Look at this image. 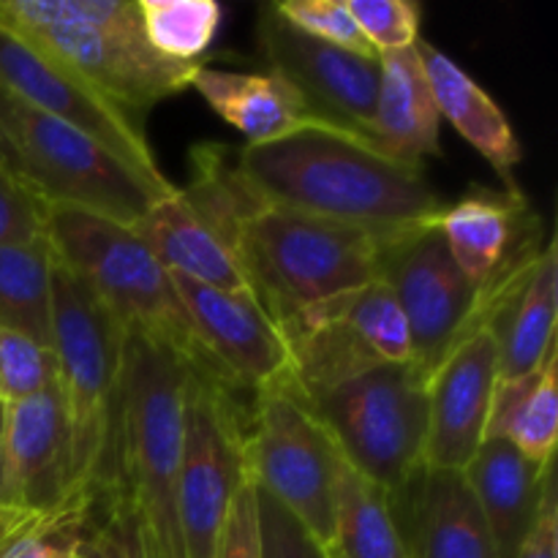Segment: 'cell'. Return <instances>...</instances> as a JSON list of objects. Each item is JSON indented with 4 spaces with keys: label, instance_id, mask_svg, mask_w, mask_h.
Returning a JSON list of instances; mask_svg holds the SVG:
<instances>
[{
    "label": "cell",
    "instance_id": "1",
    "mask_svg": "<svg viewBox=\"0 0 558 558\" xmlns=\"http://www.w3.org/2000/svg\"><path fill=\"white\" fill-rule=\"evenodd\" d=\"M234 153V172L262 202L379 240L436 223L447 207L425 167L385 156L363 136L332 125Z\"/></svg>",
    "mask_w": 558,
    "mask_h": 558
},
{
    "label": "cell",
    "instance_id": "2",
    "mask_svg": "<svg viewBox=\"0 0 558 558\" xmlns=\"http://www.w3.org/2000/svg\"><path fill=\"white\" fill-rule=\"evenodd\" d=\"M199 368L142 330H125L118 412V485L147 558H185L178 518L185 403Z\"/></svg>",
    "mask_w": 558,
    "mask_h": 558
},
{
    "label": "cell",
    "instance_id": "3",
    "mask_svg": "<svg viewBox=\"0 0 558 558\" xmlns=\"http://www.w3.org/2000/svg\"><path fill=\"white\" fill-rule=\"evenodd\" d=\"M125 327L54 259L52 349L69 430L71 510L87 512L118 485V412Z\"/></svg>",
    "mask_w": 558,
    "mask_h": 558
},
{
    "label": "cell",
    "instance_id": "4",
    "mask_svg": "<svg viewBox=\"0 0 558 558\" xmlns=\"http://www.w3.org/2000/svg\"><path fill=\"white\" fill-rule=\"evenodd\" d=\"M379 238L256 196L238 227L248 287L278 327L300 311L379 278Z\"/></svg>",
    "mask_w": 558,
    "mask_h": 558
},
{
    "label": "cell",
    "instance_id": "5",
    "mask_svg": "<svg viewBox=\"0 0 558 558\" xmlns=\"http://www.w3.org/2000/svg\"><path fill=\"white\" fill-rule=\"evenodd\" d=\"M44 229L54 259L80 278L125 330L158 338L202 374L213 376L180 303L172 272L153 256L134 229L63 205L44 207Z\"/></svg>",
    "mask_w": 558,
    "mask_h": 558
},
{
    "label": "cell",
    "instance_id": "6",
    "mask_svg": "<svg viewBox=\"0 0 558 558\" xmlns=\"http://www.w3.org/2000/svg\"><path fill=\"white\" fill-rule=\"evenodd\" d=\"M0 142L5 169L44 205L76 207L136 227L172 183H156L140 169L65 120L0 93Z\"/></svg>",
    "mask_w": 558,
    "mask_h": 558
},
{
    "label": "cell",
    "instance_id": "7",
    "mask_svg": "<svg viewBox=\"0 0 558 558\" xmlns=\"http://www.w3.org/2000/svg\"><path fill=\"white\" fill-rule=\"evenodd\" d=\"M303 401L343 461L390 496L425 466L428 376L414 363L376 365Z\"/></svg>",
    "mask_w": 558,
    "mask_h": 558
},
{
    "label": "cell",
    "instance_id": "8",
    "mask_svg": "<svg viewBox=\"0 0 558 558\" xmlns=\"http://www.w3.org/2000/svg\"><path fill=\"white\" fill-rule=\"evenodd\" d=\"M245 463L262 490L316 539L330 543L343 458L292 385L254 392L245 417Z\"/></svg>",
    "mask_w": 558,
    "mask_h": 558
},
{
    "label": "cell",
    "instance_id": "9",
    "mask_svg": "<svg viewBox=\"0 0 558 558\" xmlns=\"http://www.w3.org/2000/svg\"><path fill=\"white\" fill-rule=\"evenodd\" d=\"M292 354L289 385L303 398L385 363H412L409 327L381 278L300 311L281 325Z\"/></svg>",
    "mask_w": 558,
    "mask_h": 558
},
{
    "label": "cell",
    "instance_id": "10",
    "mask_svg": "<svg viewBox=\"0 0 558 558\" xmlns=\"http://www.w3.org/2000/svg\"><path fill=\"white\" fill-rule=\"evenodd\" d=\"M245 417L238 390L196 371L185 403L178 518L185 558H213L243 480Z\"/></svg>",
    "mask_w": 558,
    "mask_h": 558
},
{
    "label": "cell",
    "instance_id": "11",
    "mask_svg": "<svg viewBox=\"0 0 558 558\" xmlns=\"http://www.w3.org/2000/svg\"><path fill=\"white\" fill-rule=\"evenodd\" d=\"M379 278L396 298L412 341V363L430 376L458 338L483 325V289L452 262L436 223L379 243Z\"/></svg>",
    "mask_w": 558,
    "mask_h": 558
},
{
    "label": "cell",
    "instance_id": "12",
    "mask_svg": "<svg viewBox=\"0 0 558 558\" xmlns=\"http://www.w3.org/2000/svg\"><path fill=\"white\" fill-rule=\"evenodd\" d=\"M0 93L20 98L27 107L41 109L52 118L65 120L118 153L145 178L169 183L153 156L145 131L129 112L98 96L63 60L27 41L3 22H0Z\"/></svg>",
    "mask_w": 558,
    "mask_h": 558
},
{
    "label": "cell",
    "instance_id": "13",
    "mask_svg": "<svg viewBox=\"0 0 558 558\" xmlns=\"http://www.w3.org/2000/svg\"><path fill=\"white\" fill-rule=\"evenodd\" d=\"M256 41L272 74L287 80L316 118L371 142L379 58H365L311 38L283 20L272 3L262 5Z\"/></svg>",
    "mask_w": 558,
    "mask_h": 558
},
{
    "label": "cell",
    "instance_id": "14",
    "mask_svg": "<svg viewBox=\"0 0 558 558\" xmlns=\"http://www.w3.org/2000/svg\"><path fill=\"white\" fill-rule=\"evenodd\" d=\"M213 376L232 390L262 392L289 385L292 354L281 327L251 292H223L172 276Z\"/></svg>",
    "mask_w": 558,
    "mask_h": 558
},
{
    "label": "cell",
    "instance_id": "15",
    "mask_svg": "<svg viewBox=\"0 0 558 558\" xmlns=\"http://www.w3.org/2000/svg\"><path fill=\"white\" fill-rule=\"evenodd\" d=\"M499 352L496 322H483L463 332L428 376L425 466L463 472L488 439Z\"/></svg>",
    "mask_w": 558,
    "mask_h": 558
},
{
    "label": "cell",
    "instance_id": "16",
    "mask_svg": "<svg viewBox=\"0 0 558 558\" xmlns=\"http://www.w3.org/2000/svg\"><path fill=\"white\" fill-rule=\"evenodd\" d=\"M63 60L98 96L123 112L150 109L189 90L199 63L158 54L145 38H123L85 27H11Z\"/></svg>",
    "mask_w": 558,
    "mask_h": 558
},
{
    "label": "cell",
    "instance_id": "17",
    "mask_svg": "<svg viewBox=\"0 0 558 558\" xmlns=\"http://www.w3.org/2000/svg\"><path fill=\"white\" fill-rule=\"evenodd\" d=\"M69 494V430L60 387L5 407L0 505L27 512H63ZM80 512V510H76Z\"/></svg>",
    "mask_w": 558,
    "mask_h": 558
},
{
    "label": "cell",
    "instance_id": "18",
    "mask_svg": "<svg viewBox=\"0 0 558 558\" xmlns=\"http://www.w3.org/2000/svg\"><path fill=\"white\" fill-rule=\"evenodd\" d=\"M390 501L412 558H499L463 472L417 469Z\"/></svg>",
    "mask_w": 558,
    "mask_h": 558
},
{
    "label": "cell",
    "instance_id": "19",
    "mask_svg": "<svg viewBox=\"0 0 558 558\" xmlns=\"http://www.w3.org/2000/svg\"><path fill=\"white\" fill-rule=\"evenodd\" d=\"M452 262L469 283L483 289L526 251L539 248V221L529 216L521 191L507 194L474 189L436 218Z\"/></svg>",
    "mask_w": 558,
    "mask_h": 558
},
{
    "label": "cell",
    "instance_id": "20",
    "mask_svg": "<svg viewBox=\"0 0 558 558\" xmlns=\"http://www.w3.org/2000/svg\"><path fill=\"white\" fill-rule=\"evenodd\" d=\"M439 131L441 114L417 44L379 54L371 145L398 161L425 167V158L441 156Z\"/></svg>",
    "mask_w": 558,
    "mask_h": 558
},
{
    "label": "cell",
    "instance_id": "21",
    "mask_svg": "<svg viewBox=\"0 0 558 558\" xmlns=\"http://www.w3.org/2000/svg\"><path fill=\"white\" fill-rule=\"evenodd\" d=\"M131 229L172 276L223 292H251L238 251L191 207L180 189L161 196Z\"/></svg>",
    "mask_w": 558,
    "mask_h": 558
},
{
    "label": "cell",
    "instance_id": "22",
    "mask_svg": "<svg viewBox=\"0 0 558 558\" xmlns=\"http://www.w3.org/2000/svg\"><path fill=\"white\" fill-rule=\"evenodd\" d=\"M191 87L207 107L248 140V145H267L305 129H325V120L311 112L298 90L278 74H243L199 63ZM336 129V125H332Z\"/></svg>",
    "mask_w": 558,
    "mask_h": 558
},
{
    "label": "cell",
    "instance_id": "23",
    "mask_svg": "<svg viewBox=\"0 0 558 558\" xmlns=\"http://www.w3.org/2000/svg\"><path fill=\"white\" fill-rule=\"evenodd\" d=\"M550 472L554 466L543 469L526 461L501 436H488L472 463L463 469L469 488L494 534L499 558H515L537 518L545 480Z\"/></svg>",
    "mask_w": 558,
    "mask_h": 558
},
{
    "label": "cell",
    "instance_id": "24",
    "mask_svg": "<svg viewBox=\"0 0 558 558\" xmlns=\"http://www.w3.org/2000/svg\"><path fill=\"white\" fill-rule=\"evenodd\" d=\"M417 49L441 118L507 180V189H518L510 172L523 161V145L499 104L434 44L417 41Z\"/></svg>",
    "mask_w": 558,
    "mask_h": 558
},
{
    "label": "cell",
    "instance_id": "25",
    "mask_svg": "<svg viewBox=\"0 0 558 558\" xmlns=\"http://www.w3.org/2000/svg\"><path fill=\"white\" fill-rule=\"evenodd\" d=\"M558 259L556 243L539 251L521 292L496 319L499 330V385H512L537 374L556 349Z\"/></svg>",
    "mask_w": 558,
    "mask_h": 558
},
{
    "label": "cell",
    "instance_id": "26",
    "mask_svg": "<svg viewBox=\"0 0 558 558\" xmlns=\"http://www.w3.org/2000/svg\"><path fill=\"white\" fill-rule=\"evenodd\" d=\"M558 354H548L537 374L499 385L494 396L488 436L510 441L526 461L554 466L558 439Z\"/></svg>",
    "mask_w": 558,
    "mask_h": 558
},
{
    "label": "cell",
    "instance_id": "27",
    "mask_svg": "<svg viewBox=\"0 0 558 558\" xmlns=\"http://www.w3.org/2000/svg\"><path fill=\"white\" fill-rule=\"evenodd\" d=\"M330 558H412L387 490L343 461L332 515Z\"/></svg>",
    "mask_w": 558,
    "mask_h": 558
},
{
    "label": "cell",
    "instance_id": "28",
    "mask_svg": "<svg viewBox=\"0 0 558 558\" xmlns=\"http://www.w3.org/2000/svg\"><path fill=\"white\" fill-rule=\"evenodd\" d=\"M54 254L47 238L0 245V330L52 347Z\"/></svg>",
    "mask_w": 558,
    "mask_h": 558
},
{
    "label": "cell",
    "instance_id": "29",
    "mask_svg": "<svg viewBox=\"0 0 558 558\" xmlns=\"http://www.w3.org/2000/svg\"><path fill=\"white\" fill-rule=\"evenodd\" d=\"M0 22L5 27H85L145 38L136 0H0Z\"/></svg>",
    "mask_w": 558,
    "mask_h": 558
},
{
    "label": "cell",
    "instance_id": "30",
    "mask_svg": "<svg viewBox=\"0 0 558 558\" xmlns=\"http://www.w3.org/2000/svg\"><path fill=\"white\" fill-rule=\"evenodd\" d=\"M136 5L147 44L180 63H199L221 27L223 11L213 0H136Z\"/></svg>",
    "mask_w": 558,
    "mask_h": 558
},
{
    "label": "cell",
    "instance_id": "31",
    "mask_svg": "<svg viewBox=\"0 0 558 558\" xmlns=\"http://www.w3.org/2000/svg\"><path fill=\"white\" fill-rule=\"evenodd\" d=\"M80 554L82 558H147L140 523L120 485H112L87 510Z\"/></svg>",
    "mask_w": 558,
    "mask_h": 558
},
{
    "label": "cell",
    "instance_id": "32",
    "mask_svg": "<svg viewBox=\"0 0 558 558\" xmlns=\"http://www.w3.org/2000/svg\"><path fill=\"white\" fill-rule=\"evenodd\" d=\"M58 381V354L52 347L0 330V403L27 401Z\"/></svg>",
    "mask_w": 558,
    "mask_h": 558
},
{
    "label": "cell",
    "instance_id": "33",
    "mask_svg": "<svg viewBox=\"0 0 558 558\" xmlns=\"http://www.w3.org/2000/svg\"><path fill=\"white\" fill-rule=\"evenodd\" d=\"M272 5L283 20L292 22L298 31L308 33L311 38H319V41L341 47L347 52L365 54V58H379L360 33L347 0H283V3Z\"/></svg>",
    "mask_w": 558,
    "mask_h": 558
},
{
    "label": "cell",
    "instance_id": "34",
    "mask_svg": "<svg viewBox=\"0 0 558 558\" xmlns=\"http://www.w3.org/2000/svg\"><path fill=\"white\" fill-rule=\"evenodd\" d=\"M347 5L376 54L398 52L420 41L423 5L414 0H347Z\"/></svg>",
    "mask_w": 558,
    "mask_h": 558
},
{
    "label": "cell",
    "instance_id": "35",
    "mask_svg": "<svg viewBox=\"0 0 558 558\" xmlns=\"http://www.w3.org/2000/svg\"><path fill=\"white\" fill-rule=\"evenodd\" d=\"M256 521H259L262 558H330L327 545L316 539L292 512L278 505L267 490L254 483Z\"/></svg>",
    "mask_w": 558,
    "mask_h": 558
},
{
    "label": "cell",
    "instance_id": "36",
    "mask_svg": "<svg viewBox=\"0 0 558 558\" xmlns=\"http://www.w3.org/2000/svg\"><path fill=\"white\" fill-rule=\"evenodd\" d=\"M44 202L0 167V245H22L44 240Z\"/></svg>",
    "mask_w": 558,
    "mask_h": 558
},
{
    "label": "cell",
    "instance_id": "37",
    "mask_svg": "<svg viewBox=\"0 0 558 558\" xmlns=\"http://www.w3.org/2000/svg\"><path fill=\"white\" fill-rule=\"evenodd\" d=\"M213 558H262L259 521H256V496L251 474L243 480L238 494H234Z\"/></svg>",
    "mask_w": 558,
    "mask_h": 558
},
{
    "label": "cell",
    "instance_id": "38",
    "mask_svg": "<svg viewBox=\"0 0 558 558\" xmlns=\"http://www.w3.org/2000/svg\"><path fill=\"white\" fill-rule=\"evenodd\" d=\"M87 512L76 510H63V512H27V510H14V507L0 505V558L9 554L16 543H22L25 537L38 532H47V529L65 526V523L85 521Z\"/></svg>",
    "mask_w": 558,
    "mask_h": 558
},
{
    "label": "cell",
    "instance_id": "39",
    "mask_svg": "<svg viewBox=\"0 0 558 558\" xmlns=\"http://www.w3.org/2000/svg\"><path fill=\"white\" fill-rule=\"evenodd\" d=\"M515 558H558V499L554 472L545 480L537 518H534L532 529H529Z\"/></svg>",
    "mask_w": 558,
    "mask_h": 558
},
{
    "label": "cell",
    "instance_id": "40",
    "mask_svg": "<svg viewBox=\"0 0 558 558\" xmlns=\"http://www.w3.org/2000/svg\"><path fill=\"white\" fill-rule=\"evenodd\" d=\"M82 532H85V521L31 534L22 543H16L3 558H80Z\"/></svg>",
    "mask_w": 558,
    "mask_h": 558
},
{
    "label": "cell",
    "instance_id": "41",
    "mask_svg": "<svg viewBox=\"0 0 558 558\" xmlns=\"http://www.w3.org/2000/svg\"><path fill=\"white\" fill-rule=\"evenodd\" d=\"M3 428H5V407L0 403V480H3Z\"/></svg>",
    "mask_w": 558,
    "mask_h": 558
},
{
    "label": "cell",
    "instance_id": "42",
    "mask_svg": "<svg viewBox=\"0 0 558 558\" xmlns=\"http://www.w3.org/2000/svg\"><path fill=\"white\" fill-rule=\"evenodd\" d=\"M0 167H5V150H3V142H0Z\"/></svg>",
    "mask_w": 558,
    "mask_h": 558
},
{
    "label": "cell",
    "instance_id": "43",
    "mask_svg": "<svg viewBox=\"0 0 558 558\" xmlns=\"http://www.w3.org/2000/svg\"><path fill=\"white\" fill-rule=\"evenodd\" d=\"M80 558H82V554H80Z\"/></svg>",
    "mask_w": 558,
    "mask_h": 558
}]
</instances>
